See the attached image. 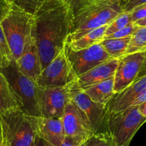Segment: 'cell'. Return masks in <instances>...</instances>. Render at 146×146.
<instances>
[{
	"label": "cell",
	"instance_id": "d590c367",
	"mask_svg": "<svg viewBox=\"0 0 146 146\" xmlns=\"http://www.w3.org/2000/svg\"><path fill=\"white\" fill-rule=\"evenodd\" d=\"M0 146H2V133H1V121H0Z\"/></svg>",
	"mask_w": 146,
	"mask_h": 146
},
{
	"label": "cell",
	"instance_id": "603a6c76",
	"mask_svg": "<svg viewBox=\"0 0 146 146\" xmlns=\"http://www.w3.org/2000/svg\"><path fill=\"white\" fill-rule=\"evenodd\" d=\"M132 23L130 11H123L107 25L105 36L110 35Z\"/></svg>",
	"mask_w": 146,
	"mask_h": 146
},
{
	"label": "cell",
	"instance_id": "ffe728a7",
	"mask_svg": "<svg viewBox=\"0 0 146 146\" xmlns=\"http://www.w3.org/2000/svg\"><path fill=\"white\" fill-rule=\"evenodd\" d=\"M130 38L131 36L118 38H104L100 44L112 58H119L125 54Z\"/></svg>",
	"mask_w": 146,
	"mask_h": 146
},
{
	"label": "cell",
	"instance_id": "484cf974",
	"mask_svg": "<svg viewBox=\"0 0 146 146\" xmlns=\"http://www.w3.org/2000/svg\"><path fill=\"white\" fill-rule=\"evenodd\" d=\"M139 28V26L135 24L134 22L130 23L127 26H126L124 28L121 29L119 31H116V32L113 33V34H110V35L106 36L104 37V38H123V37L129 36H132L134 34L135 31Z\"/></svg>",
	"mask_w": 146,
	"mask_h": 146
},
{
	"label": "cell",
	"instance_id": "d6986e66",
	"mask_svg": "<svg viewBox=\"0 0 146 146\" xmlns=\"http://www.w3.org/2000/svg\"><path fill=\"white\" fill-rule=\"evenodd\" d=\"M106 28L107 25L94 29L83 35L78 39L67 43V46L73 51H78L100 44L105 36Z\"/></svg>",
	"mask_w": 146,
	"mask_h": 146
},
{
	"label": "cell",
	"instance_id": "cb8c5ba5",
	"mask_svg": "<svg viewBox=\"0 0 146 146\" xmlns=\"http://www.w3.org/2000/svg\"><path fill=\"white\" fill-rule=\"evenodd\" d=\"M85 146H115L111 135L107 132L93 134L85 141Z\"/></svg>",
	"mask_w": 146,
	"mask_h": 146
},
{
	"label": "cell",
	"instance_id": "ab89813d",
	"mask_svg": "<svg viewBox=\"0 0 146 146\" xmlns=\"http://www.w3.org/2000/svg\"><path fill=\"white\" fill-rule=\"evenodd\" d=\"M124 2H125V1H124Z\"/></svg>",
	"mask_w": 146,
	"mask_h": 146
},
{
	"label": "cell",
	"instance_id": "9c48e42d",
	"mask_svg": "<svg viewBox=\"0 0 146 146\" xmlns=\"http://www.w3.org/2000/svg\"><path fill=\"white\" fill-rule=\"evenodd\" d=\"M72 101L94 134L107 132L106 105L92 101L81 88L74 94Z\"/></svg>",
	"mask_w": 146,
	"mask_h": 146
},
{
	"label": "cell",
	"instance_id": "2e32d148",
	"mask_svg": "<svg viewBox=\"0 0 146 146\" xmlns=\"http://www.w3.org/2000/svg\"><path fill=\"white\" fill-rule=\"evenodd\" d=\"M118 66V58H111L78 77L79 86L84 89L90 86L113 78Z\"/></svg>",
	"mask_w": 146,
	"mask_h": 146
},
{
	"label": "cell",
	"instance_id": "74e56055",
	"mask_svg": "<svg viewBox=\"0 0 146 146\" xmlns=\"http://www.w3.org/2000/svg\"><path fill=\"white\" fill-rule=\"evenodd\" d=\"M80 146H85V142H84V143H82V145H80Z\"/></svg>",
	"mask_w": 146,
	"mask_h": 146
},
{
	"label": "cell",
	"instance_id": "8fae6325",
	"mask_svg": "<svg viewBox=\"0 0 146 146\" xmlns=\"http://www.w3.org/2000/svg\"><path fill=\"white\" fill-rule=\"evenodd\" d=\"M144 58V51L126 54L118 58V66L114 76L115 94L123 91L137 78L143 67Z\"/></svg>",
	"mask_w": 146,
	"mask_h": 146
},
{
	"label": "cell",
	"instance_id": "5b68a950",
	"mask_svg": "<svg viewBox=\"0 0 146 146\" xmlns=\"http://www.w3.org/2000/svg\"><path fill=\"white\" fill-rule=\"evenodd\" d=\"M8 80L13 91L21 104L23 112L33 116H41L39 106V86L37 83L23 74L17 63L11 60L5 67L0 68Z\"/></svg>",
	"mask_w": 146,
	"mask_h": 146
},
{
	"label": "cell",
	"instance_id": "7c38bea8",
	"mask_svg": "<svg viewBox=\"0 0 146 146\" xmlns=\"http://www.w3.org/2000/svg\"><path fill=\"white\" fill-rule=\"evenodd\" d=\"M62 121L65 136L86 141L94 134L72 101L66 106Z\"/></svg>",
	"mask_w": 146,
	"mask_h": 146
},
{
	"label": "cell",
	"instance_id": "4dcf8cb0",
	"mask_svg": "<svg viewBox=\"0 0 146 146\" xmlns=\"http://www.w3.org/2000/svg\"><path fill=\"white\" fill-rule=\"evenodd\" d=\"M146 101V90H145L143 92H142L133 102L131 103L130 106H138L143 103ZM129 106V107H130Z\"/></svg>",
	"mask_w": 146,
	"mask_h": 146
},
{
	"label": "cell",
	"instance_id": "836d02e7",
	"mask_svg": "<svg viewBox=\"0 0 146 146\" xmlns=\"http://www.w3.org/2000/svg\"><path fill=\"white\" fill-rule=\"evenodd\" d=\"M35 146H52L50 144H48L47 143H46L44 140L41 139V138H39L38 141H37V144Z\"/></svg>",
	"mask_w": 146,
	"mask_h": 146
},
{
	"label": "cell",
	"instance_id": "1f68e13d",
	"mask_svg": "<svg viewBox=\"0 0 146 146\" xmlns=\"http://www.w3.org/2000/svg\"><path fill=\"white\" fill-rule=\"evenodd\" d=\"M145 53V58H144V62H143V67H142L141 70L139 72L138 75H137V78H140V77L146 75V50L144 51Z\"/></svg>",
	"mask_w": 146,
	"mask_h": 146
},
{
	"label": "cell",
	"instance_id": "30bf717a",
	"mask_svg": "<svg viewBox=\"0 0 146 146\" xmlns=\"http://www.w3.org/2000/svg\"><path fill=\"white\" fill-rule=\"evenodd\" d=\"M67 50L70 63L78 77L97 66L113 58L100 44L78 51H73L67 46Z\"/></svg>",
	"mask_w": 146,
	"mask_h": 146
},
{
	"label": "cell",
	"instance_id": "9a60e30c",
	"mask_svg": "<svg viewBox=\"0 0 146 146\" xmlns=\"http://www.w3.org/2000/svg\"><path fill=\"white\" fill-rule=\"evenodd\" d=\"M37 128L39 138L52 146H60L65 137L62 118L37 116Z\"/></svg>",
	"mask_w": 146,
	"mask_h": 146
},
{
	"label": "cell",
	"instance_id": "ac0fdd59",
	"mask_svg": "<svg viewBox=\"0 0 146 146\" xmlns=\"http://www.w3.org/2000/svg\"><path fill=\"white\" fill-rule=\"evenodd\" d=\"M21 108V104L8 80L0 71V113Z\"/></svg>",
	"mask_w": 146,
	"mask_h": 146
},
{
	"label": "cell",
	"instance_id": "f1b7e54d",
	"mask_svg": "<svg viewBox=\"0 0 146 146\" xmlns=\"http://www.w3.org/2000/svg\"><path fill=\"white\" fill-rule=\"evenodd\" d=\"M85 141H80L76 138H71V137L65 136L60 146H80Z\"/></svg>",
	"mask_w": 146,
	"mask_h": 146
},
{
	"label": "cell",
	"instance_id": "f35d334b",
	"mask_svg": "<svg viewBox=\"0 0 146 146\" xmlns=\"http://www.w3.org/2000/svg\"><path fill=\"white\" fill-rule=\"evenodd\" d=\"M10 1H13V0H10Z\"/></svg>",
	"mask_w": 146,
	"mask_h": 146
},
{
	"label": "cell",
	"instance_id": "83f0119b",
	"mask_svg": "<svg viewBox=\"0 0 146 146\" xmlns=\"http://www.w3.org/2000/svg\"><path fill=\"white\" fill-rule=\"evenodd\" d=\"M146 3V0H125L123 4V11H130L137 6Z\"/></svg>",
	"mask_w": 146,
	"mask_h": 146
},
{
	"label": "cell",
	"instance_id": "52a82bcc",
	"mask_svg": "<svg viewBox=\"0 0 146 146\" xmlns=\"http://www.w3.org/2000/svg\"><path fill=\"white\" fill-rule=\"evenodd\" d=\"M80 88L77 81L62 86L39 87V106L41 116L62 118L66 106Z\"/></svg>",
	"mask_w": 146,
	"mask_h": 146
},
{
	"label": "cell",
	"instance_id": "44dd1931",
	"mask_svg": "<svg viewBox=\"0 0 146 146\" xmlns=\"http://www.w3.org/2000/svg\"><path fill=\"white\" fill-rule=\"evenodd\" d=\"M12 1L10 0H0V54L5 63V66H8L12 60L11 52L7 45L4 31L1 27V21L9 11Z\"/></svg>",
	"mask_w": 146,
	"mask_h": 146
},
{
	"label": "cell",
	"instance_id": "f546056e",
	"mask_svg": "<svg viewBox=\"0 0 146 146\" xmlns=\"http://www.w3.org/2000/svg\"><path fill=\"white\" fill-rule=\"evenodd\" d=\"M88 1L89 0H67V1L72 9L73 14Z\"/></svg>",
	"mask_w": 146,
	"mask_h": 146
},
{
	"label": "cell",
	"instance_id": "7a4b0ae2",
	"mask_svg": "<svg viewBox=\"0 0 146 146\" xmlns=\"http://www.w3.org/2000/svg\"><path fill=\"white\" fill-rule=\"evenodd\" d=\"M125 0H89L74 13L72 30L67 43L92 30L107 25L123 11Z\"/></svg>",
	"mask_w": 146,
	"mask_h": 146
},
{
	"label": "cell",
	"instance_id": "8992f818",
	"mask_svg": "<svg viewBox=\"0 0 146 146\" xmlns=\"http://www.w3.org/2000/svg\"><path fill=\"white\" fill-rule=\"evenodd\" d=\"M146 121L137 106H130L123 111L107 113V131L115 146H129L139 128Z\"/></svg>",
	"mask_w": 146,
	"mask_h": 146
},
{
	"label": "cell",
	"instance_id": "8d00e7d4",
	"mask_svg": "<svg viewBox=\"0 0 146 146\" xmlns=\"http://www.w3.org/2000/svg\"><path fill=\"white\" fill-rule=\"evenodd\" d=\"M2 67H3V64L0 62V68H2Z\"/></svg>",
	"mask_w": 146,
	"mask_h": 146
},
{
	"label": "cell",
	"instance_id": "d4e9b609",
	"mask_svg": "<svg viewBox=\"0 0 146 146\" xmlns=\"http://www.w3.org/2000/svg\"><path fill=\"white\" fill-rule=\"evenodd\" d=\"M46 0H13V2L25 11L34 14Z\"/></svg>",
	"mask_w": 146,
	"mask_h": 146
},
{
	"label": "cell",
	"instance_id": "4316f807",
	"mask_svg": "<svg viewBox=\"0 0 146 146\" xmlns=\"http://www.w3.org/2000/svg\"><path fill=\"white\" fill-rule=\"evenodd\" d=\"M132 22H136L146 17V3L137 6L130 11Z\"/></svg>",
	"mask_w": 146,
	"mask_h": 146
},
{
	"label": "cell",
	"instance_id": "5bb4252c",
	"mask_svg": "<svg viewBox=\"0 0 146 146\" xmlns=\"http://www.w3.org/2000/svg\"><path fill=\"white\" fill-rule=\"evenodd\" d=\"M16 63L23 74L37 83L42 68L40 52L34 34L29 41L24 52Z\"/></svg>",
	"mask_w": 146,
	"mask_h": 146
},
{
	"label": "cell",
	"instance_id": "ba28073f",
	"mask_svg": "<svg viewBox=\"0 0 146 146\" xmlns=\"http://www.w3.org/2000/svg\"><path fill=\"white\" fill-rule=\"evenodd\" d=\"M78 76L67 56V46L42 71L37 84L39 87L62 86L77 81Z\"/></svg>",
	"mask_w": 146,
	"mask_h": 146
},
{
	"label": "cell",
	"instance_id": "e575fe53",
	"mask_svg": "<svg viewBox=\"0 0 146 146\" xmlns=\"http://www.w3.org/2000/svg\"><path fill=\"white\" fill-rule=\"evenodd\" d=\"M135 24H137L139 27H143V26H146V17H145L144 19H142L139 20V21L134 22Z\"/></svg>",
	"mask_w": 146,
	"mask_h": 146
},
{
	"label": "cell",
	"instance_id": "4fadbf2b",
	"mask_svg": "<svg viewBox=\"0 0 146 146\" xmlns=\"http://www.w3.org/2000/svg\"><path fill=\"white\" fill-rule=\"evenodd\" d=\"M145 90H146V75L136 78L123 91L115 94L106 106L107 113L120 112L128 108L131 103Z\"/></svg>",
	"mask_w": 146,
	"mask_h": 146
},
{
	"label": "cell",
	"instance_id": "3957f363",
	"mask_svg": "<svg viewBox=\"0 0 146 146\" xmlns=\"http://www.w3.org/2000/svg\"><path fill=\"white\" fill-rule=\"evenodd\" d=\"M1 27L12 59L17 61L33 36L34 14L12 1L9 11L1 21Z\"/></svg>",
	"mask_w": 146,
	"mask_h": 146
},
{
	"label": "cell",
	"instance_id": "e0dca14e",
	"mask_svg": "<svg viewBox=\"0 0 146 146\" xmlns=\"http://www.w3.org/2000/svg\"><path fill=\"white\" fill-rule=\"evenodd\" d=\"M83 91L92 101L107 106L115 94L114 91V77L90 86L83 89Z\"/></svg>",
	"mask_w": 146,
	"mask_h": 146
},
{
	"label": "cell",
	"instance_id": "7402d4cb",
	"mask_svg": "<svg viewBox=\"0 0 146 146\" xmlns=\"http://www.w3.org/2000/svg\"><path fill=\"white\" fill-rule=\"evenodd\" d=\"M146 50V26L139 27V28L131 36L130 41L125 54L145 51Z\"/></svg>",
	"mask_w": 146,
	"mask_h": 146
},
{
	"label": "cell",
	"instance_id": "277c9868",
	"mask_svg": "<svg viewBox=\"0 0 146 146\" xmlns=\"http://www.w3.org/2000/svg\"><path fill=\"white\" fill-rule=\"evenodd\" d=\"M2 146H35L39 140L37 116L20 108L0 113Z\"/></svg>",
	"mask_w": 146,
	"mask_h": 146
},
{
	"label": "cell",
	"instance_id": "6da1fadb",
	"mask_svg": "<svg viewBox=\"0 0 146 146\" xmlns=\"http://www.w3.org/2000/svg\"><path fill=\"white\" fill-rule=\"evenodd\" d=\"M73 11L67 0H46L34 14V34L42 70L67 44Z\"/></svg>",
	"mask_w": 146,
	"mask_h": 146
},
{
	"label": "cell",
	"instance_id": "d6a6232c",
	"mask_svg": "<svg viewBox=\"0 0 146 146\" xmlns=\"http://www.w3.org/2000/svg\"><path fill=\"white\" fill-rule=\"evenodd\" d=\"M139 111L143 116L146 117V101L143 103L137 106Z\"/></svg>",
	"mask_w": 146,
	"mask_h": 146
}]
</instances>
